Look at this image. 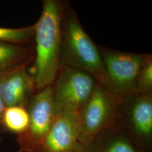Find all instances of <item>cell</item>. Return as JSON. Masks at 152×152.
<instances>
[{
	"mask_svg": "<svg viewBox=\"0 0 152 152\" xmlns=\"http://www.w3.org/2000/svg\"><path fill=\"white\" fill-rule=\"evenodd\" d=\"M65 4L45 0L41 15L35 24L36 57L33 77L39 90L52 86L62 67L61 24Z\"/></svg>",
	"mask_w": 152,
	"mask_h": 152,
	"instance_id": "1",
	"label": "cell"
},
{
	"mask_svg": "<svg viewBox=\"0 0 152 152\" xmlns=\"http://www.w3.org/2000/svg\"><path fill=\"white\" fill-rule=\"evenodd\" d=\"M61 31L62 66L86 72L103 85L105 69L99 47L86 32L76 12L68 3L63 14Z\"/></svg>",
	"mask_w": 152,
	"mask_h": 152,
	"instance_id": "2",
	"label": "cell"
},
{
	"mask_svg": "<svg viewBox=\"0 0 152 152\" xmlns=\"http://www.w3.org/2000/svg\"><path fill=\"white\" fill-rule=\"evenodd\" d=\"M122 99L98 82L79 111L78 140L83 147L91 144L103 131L116 123Z\"/></svg>",
	"mask_w": 152,
	"mask_h": 152,
	"instance_id": "3",
	"label": "cell"
},
{
	"mask_svg": "<svg viewBox=\"0 0 152 152\" xmlns=\"http://www.w3.org/2000/svg\"><path fill=\"white\" fill-rule=\"evenodd\" d=\"M105 69L104 87L124 98L137 92L136 82L149 54L131 53L99 47Z\"/></svg>",
	"mask_w": 152,
	"mask_h": 152,
	"instance_id": "4",
	"label": "cell"
},
{
	"mask_svg": "<svg viewBox=\"0 0 152 152\" xmlns=\"http://www.w3.org/2000/svg\"><path fill=\"white\" fill-rule=\"evenodd\" d=\"M98 83L86 72L63 66L53 86L57 113L79 112Z\"/></svg>",
	"mask_w": 152,
	"mask_h": 152,
	"instance_id": "5",
	"label": "cell"
},
{
	"mask_svg": "<svg viewBox=\"0 0 152 152\" xmlns=\"http://www.w3.org/2000/svg\"><path fill=\"white\" fill-rule=\"evenodd\" d=\"M26 108L29 117L27 131L17 136L16 141L23 152H31L48 134L57 115L53 87L49 86L31 98Z\"/></svg>",
	"mask_w": 152,
	"mask_h": 152,
	"instance_id": "6",
	"label": "cell"
},
{
	"mask_svg": "<svg viewBox=\"0 0 152 152\" xmlns=\"http://www.w3.org/2000/svg\"><path fill=\"white\" fill-rule=\"evenodd\" d=\"M142 144L152 135V94L136 92L122 99L116 123Z\"/></svg>",
	"mask_w": 152,
	"mask_h": 152,
	"instance_id": "7",
	"label": "cell"
},
{
	"mask_svg": "<svg viewBox=\"0 0 152 152\" xmlns=\"http://www.w3.org/2000/svg\"><path fill=\"white\" fill-rule=\"evenodd\" d=\"M78 131L79 112L58 113L48 134L29 152H84Z\"/></svg>",
	"mask_w": 152,
	"mask_h": 152,
	"instance_id": "8",
	"label": "cell"
},
{
	"mask_svg": "<svg viewBox=\"0 0 152 152\" xmlns=\"http://www.w3.org/2000/svg\"><path fill=\"white\" fill-rule=\"evenodd\" d=\"M28 61L0 74V97L6 107H27L35 87L27 70Z\"/></svg>",
	"mask_w": 152,
	"mask_h": 152,
	"instance_id": "9",
	"label": "cell"
},
{
	"mask_svg": "<svg viewBox=\"0 0 152 152\" xmlns=\"http://www.w3.org/2000/svg\"><path fill=\"white\" fill-rule=\"evenodd\" d=\"M29 54L28 47L0 42V74L29 61Z\"/></svg>",
	"mask_w": 152,
	"mask_h": 152,
	"instance_id": "10",
	"label": "cell"
},
{
	"mask_svg": "<svg viewBox=\"0 0 152 152\" xmlns=\"http://www.w3.org/2000/svg\"><path fill=\"white\" fill-rule=\"evenodd\" d=\"M2 122L5 131L21 135L27 131L29 125L27 109L22 106L6 107L3 112Z\"/></svg>",
	"mask_w": 152,
	"mask_h": 152,
	"instance_id": "11",
	"label": "cell"
},
{
	"mask_svg": "<svg viewBox=\"0 0 152 152\" xmlns=\"http://www.w3.org/2000/svg\"><path fill=\"white\" fill-rule=\"evenodd\" d=\"M119 125L115 124L112 127V137L98 152L85 150V152H140L127 139L126 135Z\"/></svg>",
	"mask_w": 152,
	"mask_h": 152,
	"instance_id": "12",
	"label": "cell"
},
{
	"mask_svg": "<svg viewBox=\"0 0 152 152\" xmlns=\"http://www.w3.org/2000/svg\"><path fill=\"white\" fill-rule=\"evenodd\" d=\"M34 33L35 24L20 28L0 27V42L27 44L34 37Z\"/></svg>",
	"mask_w": 152,
	"mask_h": 152,
	"instance_id": "13",
	"label": "cell"
},
{
	"mask_svg": "<svg viewBox=\"0 0 152 152\" xmlns=\"http://www.w3.org/2000/svg\"><path fill=\"white\" fill-rule=\"evenodd\" d=\"M137 91L152 94V55L149 54L142 65L136 82Z\"/></svg>",
	"mask_w": 152,
	"mask_h": 152,
	"instance_id": "14",
	"label": "cell"
},
{
	"mask_svg": "<svg viewBox=\"0 0 152 152\" xmlns=\"http://www.w3.org/2000/svg\"><path fill=\"white\" fill-rule=\"evenodd\" d=\"M5 108V107L4 105V104L2 102V99L0 97V132H5L3 126H2V114H3V112L4 111Z\"/></svg>",
	"mask_w": 152,
	"mask_h": 152,
	"instance_id": "15",
	"label": "cell"
},
{
	"mask_svg": "<svg viewBox=\"0 0 152 152\" xmlns=\"http://www.w3.org/2000/svg\"><path fill=\"white\" fill-rule=\"evenodd\" d=\"M2 137H1V136H0V146H1V142H2Z\"/></svg>",
	"mask_w": 152,
	"mask_h": 152,
	"instance_id": "16",
	"label": "cell"
},
{
	"mask_svg": "<svg viewBox=\"0 0 152 152\" xmlns=\"http://www.w3.org/2000/svg\"><path fill=\"white\" fill-rule=\"evenodd\" d=\"M22 152V151H20V149H19V150H18V151H16V152Z\"/></svg>",
	"mask_w": 152,
	"mask_h": 152,
	"instance_id": "17",
	"label": "cell"
}]
</instances>
